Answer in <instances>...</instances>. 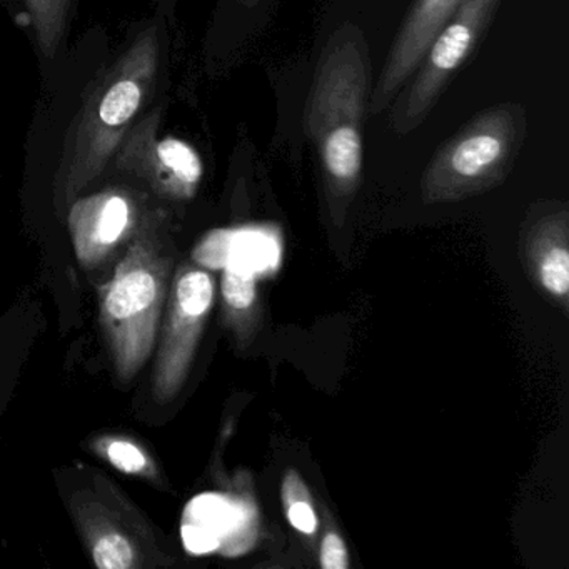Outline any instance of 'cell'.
<instances>
[{
	"label": "cell",
	"instance_id": "5bb4252c",
	"mask_svg": "<svg viewBox=\"0 0 569 569\" xmlns=\"http://www.w3.org/2000/svg\"><path fill=\"white\" fill-rule=\"evenodd\" d=\"M39 48L51 58L58 51L68 26L71 0H24Z\"/></svg>",
	"mask_w": 569,
	"mask_h": 569
},
{
	"label": "cell",
	"instance_id": "5b68a950",
	"mask_svg": "<svg viewBox=\"0 0 569 569\" xmlns=\"http://www.w3.org/2000/svg\"><path fill=\"white\" fill-rule=\"evenodd\" d=\"M526 128L521 106H499L472 119L432 159L425 178L426 196L455 199L496 184L515 162Z\"/></svg>",
	"mask_w": 569,
	"mask_h": 569
},
{
	"label": "cell",
	"instance_id": "7a4b0ae2",
	"mask_svg": "<svg viewBox=\"0 0 569 569\" xmlns=\"http://www.w3.org/2000/svg\"><path fill=\"white\" fill-rule=\"evenodd\" d=\"M158 69V31L149 28L99 79L76 122L58 174L62 202L72 204L108 168L139 112L151 99Z\"/></svg>",
	"mask_w": 569,
	"mask_h": 569
},
{
	"label": "cell",
	"instance_id": "8fae6325",
	"mask_svg": "<svg viewBox=\"0 0 569 569\" xmlns=\"http://www.w3.org/2000/svg\"><path fill=\"white\" fill-rule=\"evenodd\" d=\"M462 2L465 0H416L369 98L372 114H379L395 102L415 74L429 42Z\"/></svg>",
	"mask_w": 569,
	"mask_h": 569
},
{
	"label": "cell",
	"instance_id": "3957f363",
	"mask_svg": "<svg viewBox=\"0 0 569 569\" xmlns=\"http://www.w3.org/2000/svg\"><path fill=\"white\" fill-rule=\"evenodd\" d=\"M369 61L356 29L332 36L319 62L309 94L306 128L311 136L326 182L332 192L349 194L362 171V122L369 109Z\"/></svg>",
	"mask_w": 569,
	"mask_h": 569
},
{
	"label": "cell",
	"instance_id": "30bf717a",
	"mask_svg": "<svg viewBox=\"0 0 569 569\" xmlns=\"http://www.w3.org/2000/svg\"><path fill=\"white\" fill-rule=\"evenodd\" d=\"M259 532V511L244 496H199L186 511L182 538L186 548L196 555L221 551L241 556L254 546Z\"/></svg>",
	"mask_w": 569,
	"mask_h": 569
},
{
	"label": "cell",
	"instance_id": "e0dca14e",
	"mask_svg": "<svg viewBox=\"0 0 569 569\" xmlns=\"http://www.w3.org/2000/svg\"><path fill=\"white\" fill-rule=\"evenodd\" d=\"M256 281L251 276L222 271V298L232 311H246L256 301Z\"/></svg>",
	"mask_w": 569,
	"mask_h": 569
},
{
	"label": "cell",
	"instance_id": "7c38bea8",
	"mask_svg": "<svg viewBox=\"0 0 569 569\" xmlns=\"http://www.w3.org/2000/svg\"><path fill=\"white\" fill-rule=\"evenodd\" d=\"M281 258L278 238L254 229L211 232L192 252V259L199 266L214 271H234L256 279L278 271Z\"/></svg>",
	"mask_w": 569,
	"mask_h": 569
},
{
	"label": "cell",
	"instance_id": "6da1fadb",
	"mask_svg": "<svg viewBox=\"0 0 569 569\" xmlns=\"http://www.w3.org/2000/svg\"><path fill=\"white\" fill-rule=\"evenodd\" d=\"M162 222L161 211H144L114 276L99 292L102 332L122 382L139 375L158 342L172 271Z\"/></svg>",
	"mask_w": 569,
	"mask_h": 569
},
{
	"label": "cell",
	"instance_id": "52a82bcc",
	"mask_svg": "<svg viewBox=\"0 0 569 569\" xmlns=\"http://www.w3.org/2000/svg\"><path fill=\"white\" fill-rule=\"evenodd\" d=\"M212 302L214 281L209 272L191 266L179 269L169 286L161 338L156 342L152 396L159 402L171 401L181 391Z\"/></svg>",
	"mask_w": 569,
	"mask_h": 569
},
{
	"label": "cell",
	"instance_id": "2e32d148",
	"mask_svg": "<svg viewBox=\"0 0 569 569\" xmlns=\"http://www.w3.org/2000/svg\"><path fill=\"white\" fill-rule=\"evenodd\" d=\"M539 279L546 291L565 298L569 291V254L565 246H551L539 261Z\"/></svg>",
	"mask_w": 569,
	"mask_h": 569
},
{
	"label": "cell",
	"instance_id": "ba28073f",
	"mask_svg": "<svg viewBox=\"0 0 569 569\" xmlns=\"http://www.w3.org/2000/svg\"><path fill=\"white\" fill-rule=\"evenodd\" d=\"M161 111L129 129L112 156L116 171L131 176L168 201H189L204 174L201 156L182 139L161 136Z\"/></svg>",
	"mask_w": 569,
	"mask_h": 569
},
{
	"label": "cell",
	"instance_id": "4fadbf2b",
	"mask_svg": "<svg viewBox=\"0 0 569 569\" xmlns=\"http://www.w3.org/2000/svg\"><path fill=\"white\" fill-rule=\"evenodd\" d=\"M91 449L118 471L161 485L162 472L158 462L138 439L126 435H101L92 439Z\"/></svg>",
	"mask_w": 569,
	"mask_h": 569
},
{
	"label": "cell",
	"instance_id": "ac0fdd59",
	"mask_svg": "<svg viewBox=\"0 0 569 569\" xmlns=\"http://www.w3.org/2000/svg\"><path fill=\"white\" fill-rule=\"evenodd\" d=\"M321 566L325 569H348L349 552L345 539L336 531L326 532L321 545Z\"/></svg>",
	"mask_w": 569,
	"mask_h": 569
},
{
	"label": "cell",
	"instance_id": "277c9868",
	"mask_svg": "<svg viewBox=\"0 0 569 569\" xmlns=\"http://www.w3.org/2000/svg\"><path fill=\"white\" fill-rule=\"evenodd\" d=\"M69 492L68 508L82 542L99 569H149L169 566L149 519L102 472L91 471Z\"/></svg>",
	"mask_w": 569,
	"mask_h": 569
},
{
	"label": "cell",
	"instance_id": "9c48e42d",
	"mask_svg": "<svg viewBox=\"0 0 569 569\" xmlns=\"http://www.w3.org/2000/svg\"><path fill=\"white\" fill-rule=\"evenodd\" d=\"M144 209L132 191L108 188L78 198L69 211V234L84 269L104 264L138 231Z\"/></svg>",
	"mask_w": 569,
	"mask_h": 569
},
{
	"label": "cell",
	"instance_id": "8992f818",
	"mask_svg": "<svg viewBox=\"0 0 569 569\" xmlns=\"http://www.w3.org/2000/svg\"><path fill=\"white\" fill-rule=\"evenodd\" d=\"M498 6L499 0H465L439 29L409 78L411 84L395 99L391 122L399 136L425 122L446 86L475 52Z\"/></svg>",
	"mask_w": 569,
	"mask_h": 569
},
{
	"label": "cell",
	"instance_id": "9a60e30c",
	"mask_svg": "<svg viewBox=\"0 0 569 569\" xmlns=\"http://www.w3.org/2000/svg\"><path fill=\"white\" fill-rule=\"evenodd\" d=\"M281 495L286 518L291 522L292 528L302 535H315L319 521L315 506H312L311 492L295 469H289L286 472L284 479H282Z\"/></svg>",
	"mask_w": 569,
	"mask_h": 569
}]
</instances>
